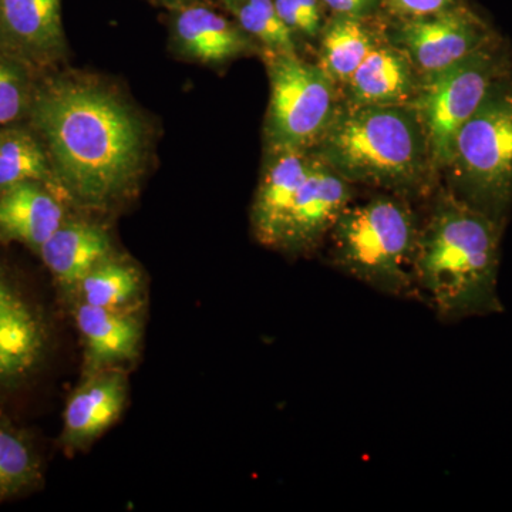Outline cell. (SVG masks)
<instances>
[{"label":"cell","instance_id":"1","mask_svg":"<svg viewBox=\"0 0 512 512\" xmlns=\"http://www.w3.org/2000/svg\"><path fill=\"white\" fill-rule=\"evenodd\" d=\"M36 123L67 190L92 207L121 197L144 156L143 128L130 109L99 86L59 82L36 101Z\"/></svg>","mask_w":512,"mask_h":512},{"label":"cell","instance_id":"2","mask_svg":"<svg viewBox=\"0 0 512 512\" xmlns=\"http://www.w3.org/2000/svg\"><path fill=\"white\" fill-rule=\"evenodd\" d=\"M503 225L446 191L420 227L414 284L444 323L504 312L498 293Z\"/></svg>","mask_w":512,"mask_h":512},{"label":"cell","instance_id":"3","mask_svg":"<svg viewBox=\"0 0 512 512\" xmlns=\"http://www.w3.org/2000/svg\"><path fill=\"white\" fill-rule=\"evenodd\" d=\"M313 148L350 184L383 188L402 198L423 194L436 170L410 104L339 107Z\"/></svg>","mask_w":512,"mask_h":512},{"label":"cell","instance_id":"4","mask_svg":"<svg viewBox=\"0 0 512 512\" xmlns=\"http://www.w3.org/2000/svg\"><path fill=\"white\" fill-rule=\"evenodd\" d=\"M420 225L406 198L379 195L350 204L329 232L330 259L340 272L392 298L419 299L414 259Z\"/></svg>","mask_w":512,"mask_h":512},{"label":"cell","instance_id":"5","mask_svg":"<svg viewBox=\"0 0 512 512\" xmlns=\"http://www.w3.org/2000/svg\"><path fill=\"white\" fill-rule=\"evenodd\" d=\"M448 192L505 227L512 207V69L498 77L458 130Z\"/></svg>","mask_w":512,"mask_h":512},{"label":"cell","instance_id":"6","mask_svg":"<svg viewBox=\"0 0 512 512\" xmlns=\"http://www.w3.org/2000/svg\"><path fill=\"white\" fill-rule=\"evenodd\" d=\"M510 67L503 46L494 37L453 66L421 77L410 106L426 134L436 170L446 168L458 130Z\"/></svg>","mask_w":512,"mask_h":512},{"label":"cell","instance_id":"7","mask_svg":"<svg viewBox=\"0 0 512 512\" xmlns=\"http://www.w3.org/2000/svg\"><path fill=\"white\" fill-rule=\"evenodd\" d=\"M266 137L272 148L311 150L332 123L339 107L336 84L316 64L298 55L269 52Z\"/></svg>","mask_w":512,"mask_h":512},{"label":"cell","instance_id":"8","mask_svg":"<svg viewBox=\"0 0 512 512\" xmlns=\"http://www.w3.org/2000/svg\"><path fill=\"white\" fill-rule=\"evenodd\" d=\"M494 37L476 13L458 5L439 15L404 20L394 36V46L424 77L453 66Z\"/></svg>","mask_w":512,"mask_h":512},{"label":"cell","instance_id":"9","mask_svg":"<svg viewBox=\"0 0 512 512\" xmlns=\"http://www.w3.org/2000/svg\"><path fill=\"white\" fill-rule=\"evenodd\" d=\"M352 204V184L312 153L308 173L296 192L279 249L309 254L328 238L340 215Z\"/></svg>","mask_w":512,"mask_h":512},{"label":"cell","instance_id":"10","mask_svg":"<svg viewBox=\"0 0 512 512\" xmlns=\"http://www.w3.org/2000/svg\"><path fill=\"white\" fill-rule=\"evenodd\" d=\"M312 153L293 148H272L251 211L255 238L265 247L279 249L295 201L296 192L308 173Z\"/></svg>","mask_w":512,"mask_h":512},{"label":"cell","instance_id":"11","mask_svg":"<svg viewBox=\"0 0 512 512\" xmlns=\"http://www.w3.org/2000/svg\"><path fill=\"white\" fill-rule=\"evenodd\" d=\"M87 377L64 410L62 443L67 448L92 444L120 419L126 407L128 384L124 373L113 367Z\"/></svg>","mask_w":512,"mask_h":512},{"label":"cell","instance_id":"12","mask_svg":"<svg viewBox=\"0 0 512 512\" xmlns=\"http://www.w3.org/2000/svg\"><path fill=\"white\" fill-rule=\"evenodd\" d=\"M74 319L82 335L87 376L136 359L143 329L133 313L79 301L74 306Z\"/></svg>","mask_w":512,"mask_h":512},{"label":"cell","instance_id":"13","mask_svg":"<svg viewBox=\"0 0 512 512\" xmlns=\"http://www.w3.org/2000/svg\"><path fill=\"white\" fill-rule=\"evenodd\" d=\"M45 343L42 320L0 275V386L28 376L39 365Z\"/></svg>","mask_w":512,"mask_h":512},{"label":"cell","instance_id":"14","mask_svg":"<svg viewBox=\"0 0 512 512\" xmlns=\"http://www.w3.org/2000/svg\"><path fill=\"white\" fill-rule=\"evenodd\" d=\"M420 79L399 47L376 42L345 87L350 104L397 106L412 103Z\"/></svg>","mask_w":512,"mask_h":512},{"label":"cell","instance_id":"15","mask_svg":"<svg viewBox=\"0 0 512 512\" xmlns=\"http://www.w3.org/2000/svg\"><path fill=\"white\" fill-rule=\"evenodd\" d=\"M37 252L57 284L74 295L84 276L109 258L111 242L107 232L97 225L63 222Z\"/></svg>","mask_w":512,"mask_h":512},{"label":"cell","instance_id":"16","mask_svg":"<svg viewBox=\"0 0 512 512\" xmlns=\"http://www.w3.org/2000/svg\"><path fill=\"white\" fill-rule=\"evenodd\" d=\"M63 222L62 205L37 183L0 191V237L39 251Z\"/></svg>","mask_w":512,"mask_h":512},{"label":"cell","instance_id":"17","mask_svg":"<svg viewBox=\"0 0 512 512\" xmlns=\"http://www.w3.org/2000/svg\"><path fill=\"white\" fill-rule=\"evenodd\" d=\"M175 35L181 47L204 63H222L248 49L237 28L204 6H191L178 13Z\"/></svg>","mask_w":512,"mask_h":512},{"label":"cell","instance_id":"18","mask_svg":"<svg viewBox=\"0 0 512 512\" xmlns=\"http://www.w3.org/2000/svg\"><path fill=\"white\" fill-rule=\"evenodd\" d=\"M0 26L19 46L33 52L62 47L60 0H0Z\"/></svg>","mask_w":512,"mask_h":512},{"label":"cell","instance_id":"19","mask_svg":"<svg viewBox=\"0 0 512 512\" xmlns=\"http://www.w3.org/2000/svg\"><path fill=\"white\" fill-rule=\"evenodd\" d=\"M320 42V64L333 83H348L376 39L360 18L339 16L322 29Z\"/></svg>","mask_w":512,"mask_h":512},{"label":"cell","instance_id":"20","mask_svg":"<svg viewBox=\"0 0 512 512\" xmlns=\"http://www.w3.org/2000/svg\"><path fill=\"white\" fill-rule=\"evenodd\" d=\"M42 483V461L35 444L0 414V503L30 493Z\"/></svg>","mask_w":512,"mask_h":512},{"label":"cell","instance_id":"21","mask_svg":"<svg viewBox=\"0 0 512 512\" xmlns=\"http://www.w3.org/2000/svg\"><path fill=\"white\" fill-rule=\"evenodd\" d=\"M143 279L133 265L109 258L94 266L77 286L79 301L111 311H127L137 301Z\"/></svg>","mask_w":512,"mask_h":512},{"label":"cell","instance_id":"22","mask_svg":"<svg viewBox=\"0 0 512 512\" xmlns=\"http://www.w3.org/2000/svg\"><path fill=\"white\" fill-rule=\"evenodd\" d=\"M49 174L42 147L25 131H5L0 143V191L22 183H39Z\"/></svg>","mask_w":512,"mask_h":512},{"label":"cell","instance_id":"23","mask_svg":"<svg viewBox=\"0 0 512 512\" xmlns=\"http://www.w3.org/2000/svg\"><path fill=\"white\" fill-rule=\"evenodd\" d=\"M235 12L242 29L261 40L269 52L295 55V35L279 16L274 0H244Z\"/></svg>","mask_w":512,"mask_h":512},{"label":"cell","instance_id":"24","mask_svg":"<svg viewBox=\"0 0 512 512\" xmlns=\"http://www.w3.org/2000/svg\"><path fill=\"white\" fill-rule=\"evenodd\" d=\"M275 8L293 35L315 39L322 33L319 0H274Z\"/></svg>","mask_w":512,"mask_h":512},{"label":"cell","instance_id":"25","mask_svg":"<svg viewBox=\"0 0 512 512\" xmlns=\"http://www.w3.org/2000/svg\"><path fill=\"white\" fill-rule=\"evenodd\" d=\"M22 82L12 69L0 63V126L18 120L25 109Z\"/></svg>","mask_w":512,"mask_h":512},{"label":"cell","instance_id":"26","mask_svg":"<svg viewBox=\"0 0 512 512\" xmlns=\"http://www.w3.org/2000/svg\"><path fill=\"white\" fill-rule=\"evenodd\" d=\"M390 8L404 20L439 15L458 6L457 0H389Z\"/></svg>","mask_w":512,"mask_h":512},{"label":"cell","instance_id":"27","mask_svg":"<svg viewBox=\"0 0 512 512\" xmlns=\"http://www.w3.org/2000/svg\"><path fill=\"white\" fill-rule=\"evenodd\" d=\"M322 2L336 15L362 18L365 13L375 8L377 0H322Z\"/></svg>","mask_w":512,"mask_h":512},{"label":"cell","instance_id":"28","mask_svg":"<svg viewBox=\"0 0 512 512\" xmlns=\"http://www.w3.org/2000/svg\"><path fill=\"white\" fill-rule=\"evenodd\" d=\"M229 3H235L238 2V0H228Z\"/></svg>","mask_w":512,"mask_h":512},{"label":"cell","instance_id":"29","mask_svg":"<svg viewBox=\"0 0 512 512\" xmlns=\"http://www.w3.org/2000/svg\"><path fill=\"white\" fill-rule=\"evenodd\" d=\"M0 143H2V133H0Z\"/></svg>","mask_w":512,"mask_h":512}]
</instances>
